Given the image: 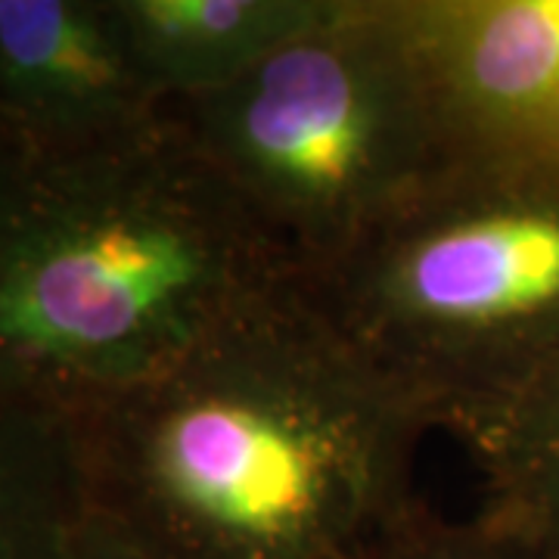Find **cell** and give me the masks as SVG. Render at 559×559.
Returning <instances> with one entry per match:
<instances>
[{
	"label": "cell",
	"mask_w": 559,
	"mask_h": 559,
	"mask_svg": "<svg viewBox=\"0 0 559 559\" xmlns=\"http://www.w3.org/2000/svg\"><path fill=\"white\" fill-rule=\"evenodd\" d=\"M72 426L87 507L171 557L358 559L439 419L296 277Z\"/></svg>",
	"instance_id": "1"
},
{
	"label": "cell",
	"mask_w": 559,
	"mask_h": 559,
	"mask_svg": "<svg viewBox=\"0 0 559 559\" xmlns=\"http://www.w3.org/2000/svg\"><path fill=\"white\" fill-rule=\"evenodd\" d=\"M296 277L175 109L91 150L0 134V399L75 423Z\"/></svg>",
	"instance_id": "2"
},
{
	"label": "cell",
	"mask_w": 559,
	"mask_h": 559,
	"mask_svg": "<svg viewBox=\"0 0 559 559\" xmlns=\"http://www.w3.org/2000/svg\"><path fill=\"white\" fill-rule=\"evenodd\" d=\"M301 280L448 429L559 352V143L460 153Z\"/></svg>",
	"instance_id": "3"
},
{
	"label": "cell",
	"mask_w": 559,
	"mask_h": 559,
	"mask_svg": "<svg viewBox=\"0 0 559 559\" xmlns=\"http://www.w3.org/2000/svg\"><path fill=\"white\" fill-rule=\"evenodd\" d=\"M171 109L301 277L460 156L411 0H336L242 79Z\"/></svg>",
	"instance_id": "4"
},
{
	"label": "cell",
	"mask_w": 559,
	"mask_h": 559,
	"mask_svg": "<svg viewBox=\"0 0 559 559\" xmlns=\"http://www.w3.org/2000/svg\"><path fill=\"white\" fill-rule=\"evenodd\" d=\"M168 109L116 0H0V134L91 150L138 138Z\"/></svg>",
	"instance_id": "5"
},
{
	"label": "cell",
	"mask_w": 559,
	"mask_h": 559,
	"mask_svg": "<svg viewBox=\"0 0 559 559\" xmlns=\"http://www.w3.org/2000/svg\"><path fill=\"white\" fill-rule=\"evenodd\" d=\"M460 153L559 143V0H411Z\"/></svg>",
	"instance_id": "6"
},
{
	"label": "cell",
	"mask_w": 559,
	"mask_h": 559,
	"mask_svg": "<svg viewBox=\"0 0 559 559\" xmlns=\"http://www.w3.org/2000/svg\"><path fill=\"white\" fill-rule=\"evenodd\" d=\"M143 72L168 106L242 79L336 0H116Z\"/></svg>",
	"instance_id": "7"
},
{
	"label": "cell",
	"mask_w": 559,
	"mask_h": 559,
	"mask_svg": "<svg viewBox=\"0 0 559 559\" xmlns=\"http://www.w3.org/2000/svg\"><path fill=\"white\" fill-rule=\"evenodd\" d=\"M485 476V513L559 559V352L448 426Z\"/></svg>",
	"instance_id": "8"
},
{
	"label": "cell",
	"mask_w": 559,
	"mask_h": 559,
	"mask_svg": "<svg viewBox=\"0 0 559 559\" xmlns=\"http://www.w3.org/2000/svg\"><path fill=\"white\" fill-rule=\"evenodd\" d=\"M84 510L75 426L0 399V559H62Z\"/></svg>",
	"instance_id": "9"
},
{
	"label": "cell",
	"mask_w": 559,
	"mask_h": 559,
	"mask_svg": "<svg viewBox=\"0 0 559 559\" xmlns=\"http://www.w3.org/2000/svg\"><path fill=\"white\" fill-rule=\"evenodd\" d=\"M358 559H544L507 522L479 510L473 520H441L417 503Z\"/></svg>",
	"instance_id": "10"
},
{
	"label": "cell",
	"mask_w": 559,
	"mask_h": 559,
	"mask_svg": "<svg viewBox=\"0 0 559 559\" xmlns=\"http://www.w3.org/2000/svg\"><path fill=\"white\" fill-rule=\"evenodd\" d=\"M62 559H178L131 525L87 507L66 544Z\"/></svg>",
	"instance_id": "11"
}]
</instances>
